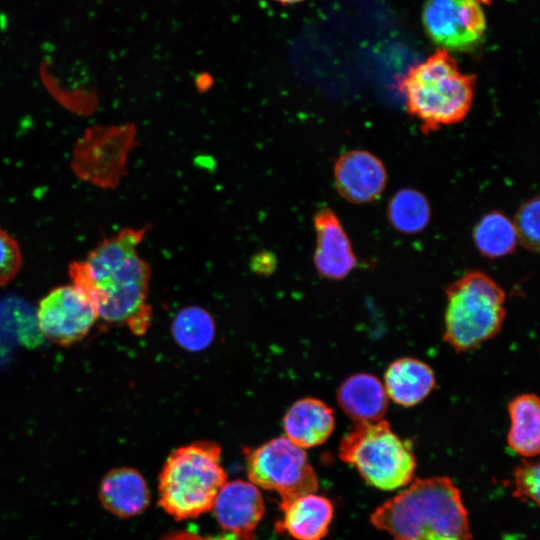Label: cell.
<instances>
[{
	"label": "cell",
	"instance_id": "obj_1",
	"mask_svg": "<svg viewBox=\"0 0 540 540\" xmlns=\"http://www.w3.org/2000/svg\"><path fill=\"white\" fill-rule=\"evenodd\" d=\"M149 227L123 228L103 237L85 260L73 261L68 268L72 284L86 295L100 319L125 326L137 336L144 335L152 322L151 267L137 252Z\"/></svg>",
	"mask_w": 540,
	"mask_h": 540
},
{
	"label": "cell",
	"instance_id": "obj_2",
	"mask_svg": "<svg viewBox=\"0 0 540 540\" xmlns=\"http://www.w3.org/2000/svg\"><path fill=\"white\" fill-rule=\"evenodd\" d=\"M370 520L393 540L471 539L461 493L444 476L416 479L380 505Z\"/></svg>",
	"mask_w": 540,
	"mask_h": 540
},
{
	"label": "cell",
	"instance_id": "obj_3",
	"mask_svg": "<svg viewBox=\"0 0 540 540\" xmlns=\"http://www.w3.org/2000/svg\"><path fill=\"white\" fill-rule=\"evenodd\" d=\"M476 77L463 73L456 60L438 49L399 80L407 112L430 133L461 122L471 109Z\"/></svg>",
	"mask_w": 540,
	"mask_h": 540
},
{
	"label": "cell",
	"instance_id": "obj_4",
	"mask_svg": "<svg viewBox=\"0 0 540 540\" xmlns=\"http://www.w3.org/2000/svg\"><path fill=\"white\" fill-rule=\"evenodd\" d=\"M226 479L217 443L202 440L181 446L160 473L158 504L176 520L197 517L212 509Z\"/></svg>",
	"mask_w": 540,
	"mask_h": 540
},
{
	"label": "cell",
	"instance_id": "obj_5",
	"mask_svg": "<svg viewBox=\"0 0 540 540\" xmlns=\"http://www.w3.org/2000/svg\"><path fill=\"white\" fill-rule=\"evenodd\" d=\"M443 338L456 352L494 338L505 318V292L486 273L470 271L446 289Z\"/></svg>",
	"mask_w": 540,
	"mask_h": 540
},
{
	"label": "cell",
	"instance_id": "obj_6",
	"mask_svg": "<svg viewBox=\"0 0 540 540\" xmlns=\"http://www.w3.org/2000/svg\"><path fill=\"white\" fill-rule=\"evenodd\" d=\"M339 458L370 485L391 491L409 484L416 469L410 444L384 420L357 423L339 444Z\"/></svg>",
	"mask_w": 540,
	"mask_h": 540
},
{
	"label": "cell",
	"instance_id": "obj_7",
	"mask_svg": "<svg viewBox=\"0 0 540 540\" xmlns=\"http://www.w3.org/2000/svg\"><path fill=\"white\" fill-rule=\"evenodd\" d=\"M244 452L250 481L255 486L276 491L281 501L317 490V476L305 450L286 437L273 438Z\"/></svg>",
	"mask_w": 540,
	"mask_h": 540
},
{
	"label": "cell",
	"instance_id": "obj_8",
	"mask_svg": "<svg viewBox=\"0 0 540 540\" xmlns=\"http://www.w3.org/2000/svg\"><path fill=\"white\" fill-rule=\"evenodd\" d=\"M135 136L132 124L91 128L75 146V173L101 187H115L125 173Z\"/></svg>",
	"mask_w": 540,
	"mask_h": 540
},
{
	"label": "cell",
	"instance_id": "obj_9",
	"mask_svg": "<svg viewBox=\"0 0 540 540\" xmlns=\"http://www.w3.org/2000/svg\"><path fill=\"white\" fill-rule=\"evenodd\" d=\"M422 23L430 40L446 51L474 50L486 31L479 0H426Z\"/></svg>",
	"mask_w": 540,
	"mask_h": 540
},
{
	"label": "cell",
	"instance_id": "obj_10",
	"mask_svg": "<svg viewBox=\"0 0 540 540\" xmlns=\"http://www.w3.org/2000/svg\"><path fill=\"white\" fill-rule=\"evenodd\" d=\"M98 319L90 300L73 284L52 289L37 308L40 331L47 340L59 346L81 341Z\"/></svg>",
	"mask_w": 540,
	"mask_h": 540
},
{
	"label": "cell",
	"instance_id": "obj_11",
	"mask_svg": "<svg viewBox=\"0 0 540 540\" xmlns=\"http://www.w3.org/2000/svg\"><path fill=\"white\" fill-rule=\"evenodd\" d=\"M212 509L223 529L240 540H253L264 514V501L254 484L235 480L222 486Z\"/></svg>",
	"mask_w": 540,
	"mask_h": 540
},
{
	"label": "cell",
	"instance_id": "obj_12",
	"mask_svg": "<svg viewBox=\"0 0 540 540\" xmlns=\"http://www.w3.org/2000/svg\"><path fill=\"white\" fill-rule=\"evenodd\" d=\"M335 185L345 200L363 204L376 200L383 193L386 169L375 155L365 150L342 154L334 165Z\"/></svg>",
	"mask_w": 540,
	"mask_h": 540
},
{
	"label": "cell",
	"instance_id": "obj_13",
	"mask_svg": "<svg viewBox=\"0 0 540 540\" xmlns=\"http://www.w3.org/2000/svg\"><path fill=\"white\" fill-rule=\"evenodd\" d=\"M316 233L314 264L328 279L341 280L356 266V257L338 217L330 208H322L313 218Z\"/></svg>",
	"mask_w": 540,
	"mask_h": 540
},
{
	"label": "cell",
	"instance_id": "obj_14",
	"mask_svg": "<svg viewBox=\"0 0 540 540\" xmlns=\"http://www.w3.org/2000/svg\"><path fill=\"white\" fill-rule=\"evenodd\" d=\"M277 529L297 540H322L328 533L334 508L326 497L309 493L281 501Z\"/></svg>",
	"mask_w": 540,
	"mask_h": 540
},
{
	"label": "cell",
	"instance_id": "obj_15",
	"mask_svg": "<svg viewBox=\"0 0 540 540\" xmlns=\"http://www.w3.org/2000/svg\"><path fill=\"white\" fill-rule=\"evenodd\" d=\"M335 427L334 411L325 402L305 397L294 402L283 418L285 437L305 449L324 443Z\"/></svg>",
	"mask_w": 540,
	"mask_h": 540
},
{
	"label": "cell",
	"instance_id": "obj_16",
	"mask_svg": "<svg viewBox=\"0 0 540 540\" xmlns=\"http://www.w3.org/2000/svg\"><path fill=\"white\" fill-rule=\"evenodd\" d=\"M99 500L111 514L129 518L146 510L150 492L140 472L134 468L120 467L110 470L101 479Z\"/></svg>",
	"mask_w": 540,
	"mask_h": 540
},
{
	"label": "cell",
	"instance_id": "obj_17",
	"mask_svg": "<svg viewBox=\"0 0 540 540\" xmlns=\"http://www.w3.org/2000/svg\"><path fill=\"white\" fill-rule=\"evenodd\" d=\"M337 401L341 409L357 423L383 419L388 396L383 383L374 375L356 373L340 385Z\"/></svg>",
	"mask_w": 540,
	"mask_h": 540
},
{
	"label": "cell",
	"instance_id": "obj_18",
	"mask_svg": "<svg viewBox=\"0 0 540 540\" xmlns=\"http://www.w3.org/2000/svg\"><path fill=\"white\" fill-rule=\"evenodd\" d=\"M432 368L425 362L404 357L392 362L384 374L387 396L395 403L412 407L423 401L435 388Z\"/></svg>",
	"mask_w": 540,
	"mask_h": 540
},
{
	"label": "cell",
	"instance_id": "obj_19",
	"mask_svg": "<svg viewBox=\"0 0 540 540\" xmlns=\"http://www.w3.org/2000/svg\"><path fill=\"white\" fill-rule=\"evenodd\" d=\"M511 420L507 435L509 447L525 458H533L539 453V399L535 394L525 393L512 399L508 404Z\"/></svg>",
	"mask_w": 540,
	"mask_h": 540
},
{
	"label": "cell",
	"instance_id": "obj_20",
	"mask_svg": "<svg viewBox=\"0 0 540 540\" xmlns=\"http://www.w3.org/2000/svg\"><path fill=\"white\" fill-rule=\"evenodd\" d=\"M473 238L478 251L487 258H499L512 253L517 235L513 223L502 213L492 211L476 224Z\"/></svg>",
	"mask_w": 540,
	"mask_h": 540
},
{
	"label": "cell",
	"instance_id": "obj_21",
	"mask_svg": "<svg viewBox=\"0 0 540 540\" xmlns=\"http://www.w3.org/2000/svg\"><path fill=\"white\" fill-rule=\"evenodd\" d=\"M430 205L418 190L405 188L390 199L387 209L390 224L398 231L414 234L422 231L430 220Z\"/></svg>",
	"mask_w": 540,
	"mask_h": 540
},
{
	"label": "cell",
	"instance_id": "obj_22",
	"mask_svg": "<svg viewBox=\"0 0 540 540\" xmlns=\"http://www.w3.org/2000/svg\"><path fill=\"white\" fill-rule=\"evenodd\" d=\"M172 336L177 344L192 352L207 348L215 335L212 316L196 306L181 309L172 321Z\"/></svg>",
	"mask_w": 540,
	"mask_h": 540
},
{
	"label": "cell",
	"instance_id": "obj_23",
	"mask_svg": "<svg viewBox=\"0 0 540 540\" xmlns=\"http://www.w3.org/2000/svg\"><path fill=\"white\" fill-rule=\"evenodd\" d=\"M539 197L528 200L522 204L514 218V228L517 240L530 251L539 250Z\"/></svg>",
	"mask_w": 540,
	"mask_h": 540
},
{
	"label": "cell",
	"instance_id": "obj_24",
	"mask_svg": "<svg viewBox=\"0 0 540 540\" xmlns=\"http://www.w3.org/2000/svg\"><path fill=\"white\" fill-rule=\"evenodd\" d=\"M539 462L524 459L516 467L513 475V495L525 502L539 505Z\"/></svg>",
	"mask_w": 540,
	"mask_h": 540
},
{
	"label": "cell",
	"instance_id": "obj_25",
	"mask_svg": "<svg viewBox=\"0 0 540 540\" xmlns=\"http://www.w3.org/2000/svg\"><path fill=\"white\" fill-rule=\"evenodd\" d=\"M22 265L19 243L7 231L0 228V288L11 282Z\"/></svg>",
	"mask_w": 540,
	"mask_h": 540
},
{
	"label": "cell",
	"instance_id": "obj_26",
	"mask_svg": "<svg viewBox=\"0 0 540 540\" xmlns=\"http://www.w3.org/2000/svg\"><path fill=\"white\" fill-rule=\"evenodd\" d=\"M263 264H265V268L267 271H269V269L274 268L275 266L274 257L270 253H266V252L255 255L252 260V268L258 272H261Z\"/></svg>",
	"mask_w": 540,
	"mask_h": 540
},
{
	"label": "cell",
	"instance_id": "obj_27",
	"mask_svg": "<svg viewBox=\"0 0 540 540\" xmlns=\"http://www.w3.org/2000/svg\"><path fill=\"white\" fill-rule=\"evenodd\" d=\"M163 540H228L225 538H203L189 532H177L167 535Z\"/></svg>",
	"mask_w": 540,
	"mask_h": 540
},
{
	"label": "cell",
	"instance_id": "obj_28",
	"mask_svg": "<svg viewBox=\"0 0 540 540\" xmlns=\"http://www.w3.org/2000/svg\"><path fill=\"white\" fill-rule=\"evenodd\" d=\"M279 4H282V5H292V4H297V3H300L304 0H273Z\"/></svg>",
	"mask_w": 540,
	"mask_h": 540
},
{
	"label": "cell",
	"instance_id": "obj_29",
	"mask_svg": "<svg viewBox=\"0 0 540 540\" xmlns=\"http://www.w3.org/2000/svg\"><path fill=\"white\" fill-rule=\"evenodd\" d=\"M479 1H480V3L483 2V3L489 4L493 0H479Z\"/></svg>",
	"mask_w": 540,
	"mask_h": 540
}]
</instances>
